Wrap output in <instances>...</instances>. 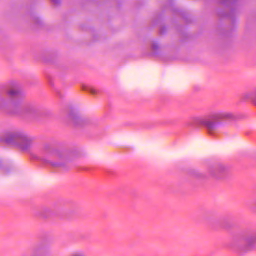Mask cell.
<instances>
[{
  "label": "cell",
  "mask_w": 256,
  "mask_h": 256,
  "mask_svg": "<svg viewBox=\"0 0 256 256\" xmlns=\"http://www.w3.org/2000/svg\"><path fill=\"white\" fill-rule=\"evenodd\" d=\"M192 2H164L148 18L143 43L156 57H170L194 38L202 25L201 11Z\"/></svg>",
  "instance_id": "obj_1"
},
{
  "label": "cell",
  "mask_w": 256,
  "mask_h": 256,
  "mask_svg": "<svg viewBox=\"0 0 256 256\" xmlns=\"http://www.w3.org/2000/svg\"><path fill=\"white\" fill-rule=\"evenodd\" d=\"M127 2L85 1L74 5L67 16L64 33L75 45H90L118 32L126 22Z\"/></svg>",
  "instance_id": "obj_2"
},
{
  "label": "cell",
  "mask_w": 256,
  "mask_h": 256,
  "mask_svg": "<svg viewBox=\"0 0 256 256\" xmlns=\"http://www.w3.org/2000/svg\"><path fill=\"white\" fill-rule=\"evenodd\" d=\"M74 5L70 1H33L27 2L30 27L50 28L63 24Z\"/></svg>",
  "instance_id": "obj_3"
},
{
  "label": "cell",
  "mask_w": 256,
  "mask_h": 256,
  "mask_svg": "<svg viewBox=\"0 0 256 256\" xmlns=\"http://www.w3.org/2000/svg\"><path fill=\"white\" fill-rule=\"evenodd\" d=\"M238 20L236 1H218L214 7V24L217 33L229 38L235 32Z\"/></svg>",
  "instance_id": "obj_4"
},
{
  "label": "cell",
  "mask_w": 256,
  "mask_h": 256,
  "mask_svg": "<svg viewBox=\"0 0 256 256\" xmlns=\"http://www.w3.org/2000/svg\"><path fill=\"white\" fill-rule=\"evenodd\" d=\"M0 144L16 150L27 151L32 145V139L21 131L0 128Z\"/></svg>",
  "instance_id": "obj_5"
},
{
  "label": "cell",
  "mask_w": 256,
  "mask_h": 256,
  "mask_svg": "<svg viewBox=\"0 0 256 256\" xmlns=\"http://www.w3.org/2000/svg\"><path fill=\"white\" fill-rule=\"evenodd\" d=\"M0 95L12 103H22V99L24 98L23 90L14 82L2 85L0 88Z\"/></svg>",
  "instance_id": "obj_6"
},
{
  "label": "cell",
  "mask_w": 256,
  "mask_h": 256,
  "mask_svg": "<svg viewBox=\"0 0 256 256\" xmlns=\"http://www.w3.org/2000/svg\"><path fill=\"white\" fill-rule=\"evenodd\" d=\"M14 170V163L10 159L0 156V176H8L12 174Z\"/></svg>",
  "instance_id": "obj_7"
},
{
  "label": "cell",
  "mask_w": 256,
  "mask_h": 256,
  "mask_svg": "<svg viewBox=\"0 0 256 256\" xmlns=\"http://www.w3.org/2000/svg\"><path fill=\"white\" fill-rule=\"evenodd\" d=\"M48 253V243L46 241H41L34 249L33 256H46Z\"/></svg>",
  "instance_id": "obj_8"
},
{
  "label": "cell",
  "mask_w": 256,
  "mask_h": 256,
  "mask_svg": "<svg viewBox=\"0 0 256 256\" xmlns=\"http://www.w3.org/2000/svg\"><path fill=\"white\" fill-rule=\"evenodd\" d=\"M74 256H82V255H79V254H78V255H74Z\"/></svg>",
  "instance_id": "obj_9"
}]
</instances>
